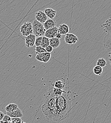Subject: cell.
Masks as SVG:
<instances>
[{
	"mask_svg": "<svg viewBox=\"0 0 111 123\" xmlns=\"http://www.w3.org/2000/svg\"><path fill=\"white\" fill-rule=\"evenodd\" d=\"M72 109V100L69 92L56 97V107L53 121L60 122L68 117Z\"/></svg>",
	"mask_w": 111,
	"mask_h": 123,
	"instance_id": "6da1fadb",
	"label": "cell"
},
{
	"mask_svg": "<svg viewBox=\"0 0 111 123\" xmlns=\"http://www.w3.org/2000/svg\"><path fill=\"white\" fill-rule=\"evenodd\" d=\"M56 97L55 96L52 89L45 96L42 106V112L48 121L53 120L56 107Z\"/></svg>",
	"mask_w": 111,
	"mask_h": 123,
	"instance_id": "7a4b0ae2",
	"label": "cell"
},
{
	"mask_svg": "<svg viewBox=\"0 0 111 123\" xmlns=\"http://www.w3.org/2000/svg\"><path fill=\"white\" fill-rule=\"evenodd\" d=\"M33 34L36 37L44 36L46 30L45 29L42 24L40 23L36 20L34 19L32 23Z\"/></svg>",
	"mask_w": 111,
	"mask_h": 123,
	"instance_id": "3957f363",
	"label": "cell"
},
{
	"mask_svg": "<svg viewBox=\"0 0 111 123\" xmlns=\"http://www.w3.org/2000/svg\"><path fill=\"white\" fill-rule=\"evenodd\" d=\"M20 32L23 36L26 37L33 34L32 23L30 22H26L20 27Z\"/></svg>",
	"mask_w": 111,
	"mask_h": 123,
	"instance_id": "277c9868",
	"label": "cell"
},
{
	"mask_svg": "<svg viewBox=\"0 0 111 123\" xmlns=\"http://www.w3.org/2000/svg\"><path fill=\"white\" fill-rule=\"evenodd\" d=\"M79 40L78 37L72 33H68L64 37L65 42L69 45L75 44Z\"/></svg>",
	"mask_w": 111,
	"mask_h": 123,
	"instance_id": "5b68a950",
	"label": "cell"
},
{
	"mask_svg": "<svg viewBox=\"0 0 111 123\" xmlns=\"http://www.w3.org/2000/svg\"><path fill=\"white\" fill-rule=\"evenodd\" d=\"M35 19L43 24L48 19L47 17L43 11H39L35 13Z\"/></svg>",
	"mask_w": 111,
	"mask_h": 123,
	"instance_id": "8992f818",
	"label": "cell"
},
{
	"mask_svg": "<svg viewBox=\"0 0 111 123\" xmlns=\"http://www.w3.org/2000/svg\"><path fill=\"white\" fill-rule=\"evenodd\" d=\"M36 37L33 34H30L28 36L25 37V45L28 48L32 47L35 45Z\"/></svg>",
	"mask_w": 111,
	"mask_h": 123,
	"instance_id": "52a82bcc",
	"label": "cell"
},
{
	"mask_svg": "<svg viewBox=\"0 0 111 123\" xmlns=\"http://www.w3.org/2000/svg\"><path fill=\"white\" fill-rule=\"evenodd\" d=\"M58 32V28L55 27L53 28L50 29L46 31L44 36L48 38L49 39L55 37L57 33Z\"/></svg>",
	"mask_w": 111,
	"mask_h": 123,
	"instance_id": "ba28073f",
	"label": "cell"
},
{
	"mask_svg": "<svg viewBox=\"0 0 111 123\" xmlns=\"http://www.w3.org/2000/svg\"><path fill=\"white\" fill-rule=\"evenodd\" d=\"M104 46L109 53H111V34H106L104 40Z\"/></svg>",
	"mask_w": 111,
	"mask_h": 123,
	"instance_id": "9c48e42d",
	"label": "cell"
},
{
	"mask_svg": "<svg viewBox=\"0 0 111 123\" xmlns=\"http://www.w3.org/2000/svg\"><path fill=\"white\" fill-rule=\"evenodd\" d=\"M43 25L45 29L47 31L50 29L56 27V22L54 19L48 18L47 21Z\"/></svg>",
	"mask_w": 111,
	"mask_h": 123,
	"instance_id": "30bf717a",
	"label": "cell"
},
{
	"mask_svg": "<svg viewBox=\"0 0 111 123\" xmlns=\"http://www.w3.org/2000/svg\"><path fill=\"white\" fill-rule=\"evenodd\" d=\"M6 115L10 117L11 118H12V117L21 118L23 117V114L22 112V111L18 108L12 112H7Z\"/></svg>",
	"mask_w": 111,
	"mask_h": 123,
	"instance_id": "8fae6325",
	"label": "cell"
},
{
	"mask_svg": "<svg viewBox=\"0 0 111 123\" xmlns=\"http://www.w3.org/2000/svg\"><path fill=\"white\" fill-rule=\"evenodd\" d=\"M102 27H103V31L106 34H111V18H109L107 19L105 22L102 25Z\"/></svg>",
	"mask_w": 111,
	"mask_h": 123,
	"instance_id": "7c38bea8",
	"label": "cell"
},
{
	"mask_svg": "<svg viewBox=\"0 0 111 123\" xmlns=\"http://www.w3.org/2000/svg\"><path fill=\"white\" fill-rule=\"evenodd\" d=\"M45 13L50 19H53L56 15V12L52 8H47L44 11Z\"/></svg>",
	"mask_w": 111,
	"mask_h": 123,
	"instance_id": "4fadbf2b",
	"label": "cell"
},
{
	"mask_svg": "<svg viewBox=\"0 0 111 123\" xmlns=\"http://www.w3.org/2000/svg\"><path fill=\"white\" fill-rule=\"evenodd\" d=\"M58 32L63 36L69 33V27L65 24H63L59 26L58 28Z\"/></svg>",
	"mask_w": 111,
	"mask_h": 123,
	"instance_id": "5bb4252c",
	"label": "cell"
},
{
	"mask_svg": "<svg viewBox=\"0 0 111 123\" xmlns=\"http://www.w3.org/2000/svg\"><path fill=\"white\" fill-rule=\"evenodd\" d=\"M61 44V42L60 39L54 37L53 38H51L49 40V45L52 46L53 48H57L60 46Z\"/></svg>",
	"mask_w": 111,
	"mask_h": 123,
	"instance_id": "9a60e30c",
	"label": "cell"
},
{
	"mask_svg": "<svg viewBox=\"0 0 111 123\" xmlns=\"http://www.w3.org/2000/svg\"><path fill=\"white\" fill-rule=\"evenodd\" d=\"M18 108V106L17 104L12 103L8 105L5 108V110L6 112H12Z\"/></svg>",
	"mask_w": 111,
	"mask_h": 123,
	"instance_id": "2e32d148",
	"label": "cell"
},
{
	"mask_svg": "<svg viewBox=\"0 0 111 123\" xmlns=\"http://www.w3.org/2000/svg\"><path fill=\"white\" fill-rule=\"evenodd\" d=\"M53 86H54V88L63 90L64 87V84L62 80H57L54 82L53 84Z\"/></svg>",
	"mask_w": 111,
	"mask_h": 123,
	"instance_id": "e0dca14e",
	"label": "cell"
},
{
	"mask_svg": "<svg viewBox=\"0 0 111 123\" xmlns=\"http://www.w3.org/2000/svg\"><path fill=\"white\" fill-rule=\"evenodd\" d=\"M103 68L99 66L96 65L93 68V72L96 75H98V76L101 75L103 73Z\"/></svg>",
	"mask_w": 111,
	"mask_h": 123,
	"instance_id": "ac0fdd59",
	"label": "cell"
},
{
	"mask_svg": "<svg viewBox=\"0 0 111 123\" xmlns=\"http://www.w3.org/2000/svg\"><path fill=\"white\" fill-rule=\"evenodd\" d=\"M49 40H50V39H49L47 37L45 36H43L42 39L40 46H42V47H43L44 48H46L47 46L50 45H49Z\"/></svg>",
	"mask_w": 111,
	"mask_h": 123,
	"instance_id": "d6986e66",
	"label": "cell"
},
{
	"mask_svg": "<svg viewBox=\"0 0 111 123\" xmlns=\"http://www.w3.org/2000/svg\"><path fill=\"white\" fill-rule=\"evenodd\" d=\"M107 64V62L105 58H101L98 59L96 62V65L100 66L101 67H105Z\"/></svg>",
	"mask_w": 111,
	"mask_h": 123,
	"instance_id": "ffe728a7",
	"label": "cell"
},
{
	"mask_svg": "<svg viewBox=\"0 0 111 123\" xmlns=\"http://www.w3.org/2000/svg\"><path fill=\"white\" fill-rule=\"evenodd\" d=\"M52 91H53V95L56 97H58L61 96L65 92V91H64L63 90L55 88H53V89H52Z\"/></svg>",
	"mask_w": 111,
	"mask_h": 123,
	"instance_id": "44dd1931",
	"label": "cell"
},
{
	"mask_svg": "<svg viewBox=\"0 0 111 123\" xmlns=\"http://www.w3.org/2000/svg\"><path fill=\"white\" fill-rule=\"evenodd\" d=\"M51 57V53H47V52L45 53L44 56V58H43V62H44V63L47 62L50 60Z\"/></svg>",
	"mask_w": 111,
	"mask_h": 123,
	"instance_id": "7402d4cb",
	"label": "cell"
},
{
	"mask_svg": "<svg viewBox=\"0 0 111 123\" xmlns=\"http://www.w3.org/2000/svg\"><path fill=\"white\" fill-rule=\"evenodd\" d=\"M45 53H41V54L35 53V54H36L35 59H36L37 61L43 62L44 56V55H45Z\"/></svg>",
	"mask_w": 111,
	"mask_h": 123,
	"instance_id": "603a6c76",
	"label": "cell"
},
{
	"mask_svg": "<svg viewBox=\"0 0 111 123\" xmlns=\"http://www.w3.org/2000/svg\"><path fill=\"white\" fill-rule=\"evenodd\" d=\"M35 50V53L41 54V53H45L47 52L45 50V48L41 46H36Z\"/></svg>",
	"mask_w": 111,
	"mask_h": 123,
	"instance_id": "cb8c5ba5",
	"label": "cell"
},
{
	"mask_svg": "<svg viewBox=\"0 0 111 123\" xmlns=\"http://www.w3.org/2000/svg\"><path fill=\"white\" fill-rule=\"evenodd\" d=\"M43 37H36L35 40V46H40Z\"/></svg>",
	"mask_w": 111,
	"mask_h": 123,
	"instance_id": "d4e9b609",
	"label": "cell"
},
{
	"mask_svg": "<svg viewBox=\"0 0 111 123\" xmlns=\"http://www.w3.org/2000/svg\"><path fill=\"white\" fill-rule=\"evenodd\" d=\"M3 122H12V118L9 117V116H8L7 115H5L4 116L2 120H1Z\"/></svg>",
	"mask_w": 111,
	"mask_h": 123,
	"instance_id": "484cf974",
	"label": "cell"
},
{
	"mask_svg": "<svg viewBox=\"0 0 111 123\" xmlns=\"http://www.w3.org/2000/svg\"><path fill=\"white\" fill-rule=\"evenodd\" d=\"M12 121L15 123H24L21 120V118L19 117H12Z\"/></svg>",
	"mask_w": 111,
	"mask_h": 123,
	"instance_id": "4316f807",
	"label": "cell"
},
{
	"mask_svg": "<svg viewBox=\"0 0 111 123\" xmlns=\"http://www.w3.org/2000/svg\"><path fill=\"white\" fill-rule=\"evenodd\" d=\"M53 48L50 45H49L46 48H45V50L46 52L47 53H51V52H52L53 51Z\"/></svg>",
	"mask_w": 111,
	"mask_h": 123,
	"instance_id": "83f0119b",
	"label": "cell"
},
{
	"mask_svg": "<svg viewBox=\"0 0 111 123\" xmlns=\"http://www.w3.org/2000/svg\"><path fill=\"white\" fill-rule=\"evenodd\" d=\"M62 35L58 32H58L57 33V34H56V37H55L56 38H58V39H60L62 37Z\"/></svg>",
	"mask_w": 111,
	"mask_h": 123,
	"instance_id": "f1b7e54d",
	"label": "cell"
},
{
	"mask_svg": "<svg viewBox=\"0 0 111 123\" xmlns=\"http://www.w3.org/2000/svg\"><path fill=\"white\" fill-rule=\"evenodd\" d=\"M4 115H5L2 112L0 111V121L2 120V119Z\"/></svg>",
	"mask_w": 111,
	"mask_h": 123,
	"instance_id": "f546056e",
	"label": "cell"
},
{
	"mask_svg": "<svg viewBox=\"0 0 111 123\" xmlns=\"http://www.w3.org/2000/svg\"><path fill=\"white\" fill-rule=\"evenodd\" d=\"M109 60L111 62V53H109Z\"/></svg>",
	"mask_w": 111,
	"mask_h": 123,
	"instance_id": "4dcf8cb0",
	"label": "cell"
},
{
	"mask_svg": "<svg viewBox=\"0 0 111 123\" xmlns=\"http://www.w3.org/2000/svg\"><path fill=\"white\" fill-rule=\"evenodd\" d=\"M0 123H1V121H0Z\"/></svg>",
	"mask_w": 111,
	"mask_h": 123,
	"instance_id": "1f68e13d",
	"label": "cell"
}]
</instances>
